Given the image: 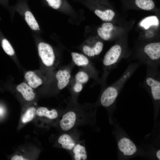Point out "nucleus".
<instances>
[{"instance_id": "f257e3e1", "label": "nucleus", "mask_w": 160, "mask_h": 160, "mask_svg": "<svg viewBox=\"0 0 160 160\" xmlns=\"http://www.w3.org/2000/svg\"><path fill=\"white\" fill-rule=\"evenodd\" d=\"M141 64L139 62L130 63L120 77L103 91L100 99V103L103 106L108 107L114 105L125 83Z\"/></svg>"}, {"instance_id": "f03ea898", "label": "nucleus", "mask_w": 160, "mask_h": 160, "mask_svg": "<svg viewBox=\"0 0 160 160\" xmlns=\"http://www.w3.org/2000/svg\"><path fill=\"white\" fill-rule=\"evenodd\" d=\"M146 73L143 87L151 95L154 106L158 107L160 100V72L159 68L146 66Z\"/></svg>"}, {"instance_id": "7ed1b4c3", "label": "nucleus", "mask_w": 160, "mask_h": 160, "mask_svg": "<svg viewBox=\"0 0 160 160\" xmlns=\"http://www.w3.org/2000/svg\"><path fill=\"white\" fill-rule=\"evenodd\" d=\"M121 46L116 44L112 46L105 55L103 61L104 73L103 78L104 81L110 72L116 67L123 56Z\"/></svg>"}, {"instance_id": "20e7f679", "label": "nucleus", "mask_w": 160, "mask_h": 160, "mask_svg": "<svg viewBox=\"0 0 160 160\" xmlns=\"http://www.w3.org/2000/svg\"><path fill=\"white\" fill-rule=\"evenodd\" d=\"M143 51L144 56L140 59L141 63L148 66L159 68L160 66V42L151 43L146 45Z\"/></svg>"}, {"instance_id": "39448f33", "label": "nucleus", "mask_w": 160, "mask_h": 160, "mask_svg": "<svg viewBox=\"0 0 160 160\" xmlns=\"http://www.w3.org/2000/svg\"><path fill=\"white\" fill-rule=\"evenodd\" d=\"M39 56L43 64L48 69L54 68L57 65L53 50L49 44L43 42L38 45Z\"/></svg>"}, {"instance_id": "423d86ee", "label": "nucleus", "mask_w": 160, "mask_h": 160, "mask_svg": "<svg viewBox=\"0 0 160 160\" xmlns=\"http://www.w3.org/2000/svg\"><path fill=\"white\" fill-rule=\"evenodd\" d=\"M120 151L125 156L133 155L137 151V148L134 143L129 139L123 137L121 139L118 143Z\"/></svg>"}, {"instance_id": "0eeeda50", "label": "nucleus", "mask_w": 160, "mask_h": 160, "mask_svg": "<svg viewBox=\"0 0 160 160\" xmlns=\"http://www.w3.org/2000/svg\"><path fill=\"white\" fill-rule=\"evenodd\" d=\"M76 119V114L75 112L70 111L66 112L63 116L60 121L62 129L64 131L70 130L75 125Z\"/></svg>"}, {"instance_id": "6e6552de", "label": "nucleus", "mask_w": 160, "mask_h": 160, "mask_svg": "<svg viewBox=\"0 0 160 160\" xmlns=\"http://www.w3.org/2000/svg\"><path fill=\"white\" fill-rule=\"evenodd\" d=\"M55 77L57 81V87L60 90L65 88L70 82L71 78L70 71L68 69H60L56 73Z\"/></svg>"}, {"instance_id": "1a4fd4ad", "label": "nucleus", "mask_w": 160, "mask_h": 160, "mask_svg": "<svg viewBox=\"0 0 160 160\" xmlns=\"http://www.w3.org/2000/svg\"><path fill=\"white\" fill-rule=\"evenodd\" d=\"M16 88L17 90L21 93L26 100L31 101L34 98L35 95L33 88L28 84L22 82L17 85Z\"/></svg>"}, {"instance_id": "9d476101", "label": "nucleus", "mask_w": 160, "mask_h": 160, "mask_svg": "<svg viewBox=\"0 0 160 160\" xmlns=\"http://www.w3.org/2000/svg\"><path fill=\"white\" fill-rule=\"evenodd\" d=\"M24 78L27 84L33 89H36L41 85L43 81L39 75L33 71H28L26 72Z\"/></svg>"}, {"instance_id": "9b49d317", "label": "nucleus", "mask_w": 160, "mask_h": 160, "mask_svg": "<svg viewBox=\"0 0 160 160\" xmlns=\"http://www.w3.org/2000/svg\"><path fill=\"white\" fill-rule=\"evenodd\" d=\"M103 47V43L98 41L93 45H86L83 47V52L89 57H93L99 55L102 51Z\"/></svg>"}, {"instance_id": "f8f14e48", "label": "nucleus", "mask_w": 160, "mask_h": 160, "mask_svg": "<svg viewBox=\"0 0 160 160\" xmlns=\"http://www.w3.org/2000/svg\"><path fill=\"white\" fill-rule=\"evenodd\" d=\"M113 28L112 23H103L102 25V27L99 28L97 30L98 34L104 40H108L111 38V33Z\"/></svg>"}, {"instance_id": "ddd939ff", "label": "nucleus", "mask_w": 160, "mask_h": 160, "mask_svg": "<svg viewBox=\"0 0 160 160\" xmlns=\"http://www.w3.org/2000/svg\"><path fill=\"white\" fill-rule=\"evenodd\" d=\"M58 143L65 149L71 150L75 145L74 141L69 135L65 134L61 135L58 140Z\"/></svg>"}, {"instance_id": "4468645a", "label": "nucleus", "mask_w": 160, "mask_h": 160, "mask_svg": "<svg viewBox=\"0 0 160 160\" xmlns=\"http://www.w3.org/2000/svg\"><path fill=\"white\" fill-rule=\"evenodd\" d=\"M71 55L73 62L78 66L85 67L90 64L88 58L83 54L73 52Z\"/></svg>"}, {"instance_id": "2eb2a0df", "label": "nucleus", "mask_w": 160, "mask_h": 160, "mask_svg": "<svg viewBox=\"0 0 160 160\" xmlns=\"http://www.w3.org/2000/svg\"><path fill=\"white\" fill-rule=\"evenodd\" d=\"M36 114L39 116H45L51 119L56 118L58 116L55 109L49 111L47 108L43 107L39 108L36 111Z\"/></svg>"}, {"instance_id": "dca6fc26", "label": "nucleus", "mask_w": 160, "mask_h": 160, "mask_svg": "<svg viewBox=\"0 0 160 160\" xmlns=\"http://www.w3.org/2000/svg\"><path fill=\"white\" fill-rule=\"evenodd\" d=\"M74 159L75 160H85L87 158L85 148L79 144L75 146L73 148Z\"/></svg>"}, {"instance_id": "f3484780", "label": "nucleus", "mask_w": 160, "mask_h": 160, "mask_svg": "<svg viewBox=\"0 0 160 160\" xmlns=\"http://www.w3.org/2000/svg\"><path fill=\"white\" fill-rule=\"evenodd\" d=\"M95 14L103 21H111L115 15V12L111 9H108L104 11L99 9L95 11Z\"/></svg>"}, {"instance_id": "a211bd4d", "label": "nucleus", "mask_w": 160, "mask_h": 160, "mask_svg": "<svg viewBox=\"0 0 160 160\" xmlns=\"http://www.w3.org/2000/svg\"><path fill=\"white\" fill-rule=\"evenodd\" d=\"M159 22L156 16L148 17L143 20L140 23V25L145 29H148L151 25H158Z\"/></svg>"}, {"instance_id": "6ab92c4d", "label": "nucleus", "mask_w": 160, "mask_h": 160, "mask_svg": "<svg viewBox=\"0 0 160 160\" xmlns=\"http://www.w3.org/2000/svg\"><path fill=\"white\" fill-rule=\"evenodd\" d=\"M25 17L26 22L32 29L36 30L39 28V25L33 15L30 11L26 12Z\"/></svg>"}, {"instance_id": "aec40b11", "label": "nucleus", "mask_w": 160, "mask_h": 160, "mask_svg": "<svg viewBox=\"0 0 160 160\" xmlns=\"http://www.w3.org/2000/svg\"><path fill=\"white\" fill-rule=\"evenodd\" d=\"M135 3L139 8L146 10H151L155 6L152 0H135Z\"/></svg>"}, {"instance_id": "412c9836", "label": "nucleus", "mask_w": 160, "mask_h": 160, "mask_svg": "<svg viewBox=\"0 0 160 160\" xmlns=\"http://www.w3.org/2000/svg\"><path fill=\"white\" fill-rule=\"evenodd\" d=\"M36 109L33 107L29 108L22 117V120L23 123L31 121L34 117L36 113Z\"/></svg>"}, {"instance_id": "4be33fe9", "label": "nucleus", "mask_w": 160, "mask_h": 160, "mask_svg": "<svg viewBox=\"0 0 160 160\" xmlns=\"http://www.w3.org/2000/svg\"><path fill=\"white\" fill-rule=\"evenodd\" d=\"M76 82L81 84H84L86 83L89 79V74L83 71H79L76 74L75 76Z\"/></svg>"}, {"instance_id": "5701e85b", "label": "nucleus", "mask_w": 160, "mask_h": 160, "mask_svg": "<svg viewBox=\"0 0 160 160\" xmlns=\"http://www.w3.org/2000/svg\"><path fill=\"white\" fill-rule=\"evenodd\" d=\"M1 45L5 52L8 55L12 56L15 54L14 51L9 41L5 39L1 41Z\"/></svg>"}, {"instance_id": "b1692460", "label": "nucleus", "mask_w": 160, "mask_h": 160, "mask_svg": "<svg viewBox=\"0 0 160 160\" xmlns=\"http://www.w3.org/2000/svg\"><path fill=\"white\" fill-rule=\"evenodd\" d=\"M49 5L55 9H58L60 6L61 0H46Z\"/></svg>"}, {"instance_id": "393cba45", "label": "nucleus", "mask_w": 160, "mask_h": 160, "mask_svg": "<svg viewBox=\"0 0 160 160\" xmlns=\"http://www.w3.org/2000/svg\"><path fill=\"white\" fill-rule=\"evenodd\" d=\"M83 84L78 82H76L73 86V89L76 92H79L82 89Z\"/></svg>"}, {"instance_id": "a878e982", "label": "nucleus", "mask_w": 160, "mask_h": 160, "mask_svg": "<svg viewBox=\"0 0 160 160\" xmlns=\"http://www.w3.org/2000/svg\"><path fill=\"white\" fill-rule=\"evenodd\" d=\"M11 160H28L23 157V156L19 155H15L11 158Z\"/></svg>"}, {"instance_id": "bb28decb", "label": "nucleus", "mask_w": 160, "mask_h": 160, "mask_svg": "<svg viewBox=\"0 0 160 160\" xmlns=\"http://www.w3.org/2000/svg\"><path fill=\"white\" fill-rule=\"evenodd\" d=\"M156 156L157 159L159 160H160V150H158L156 153Z\"/></svg>"}, {"instance_id": "cd10ccee", "label": "nucleus", "mask_w": 160, "mask_h": 160, "mask_svg": "<svg viewBox=\"0 0 160 160\" xmlns=\"http://www.w3.org/2000/svg\"><path fill=\"white\" fill-rule=\"evenodd\" d=\"M4 112V111L3 108L2 107L0 106V116L3 115Z\"/></svg>"}]
</instances>
